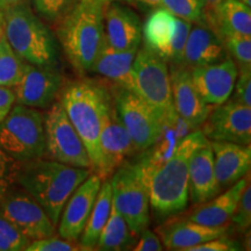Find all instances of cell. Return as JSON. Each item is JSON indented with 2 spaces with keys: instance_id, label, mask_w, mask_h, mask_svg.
<instances>
[{
  "instance_id": "obj_2",
  "label": "cell",
  "mask_w": 251,
  "mask_h": 251,
  "mask_svg": "<svg viewBox=\"0 0 251 251\" xmlns=\"http://www.w3.org/2000/svg\"><path fill=\"white\" fill-rule=\"evenodd\" d=\"M208 142L202 131H191L168 161L148 172H141L148 187L149 202L158 218L177 214L188 205V161L192 152ZM140 168V166H139Z\"/></svg>"
},
{
  "instance_id": "obj_7",
  "label": "cell",
  "mask_w": 251,
  "mask_h": 251,
  "mask_svg": "<svg viewBox=\"0 0 251 251\" xmlns=\"http://www.w3.org/2000/svg\"><path fill=\"white\" fill-rule=\"evenodd\" d=\"M133 75L135 92L156 109L163 124L177 117L168 63L143 46L135 56Z\"/></svg>"
},
{
  "instance_id": "obj_30",
  "label": "cell",
  "mask_w": 251,
  "mask_h": 251,
  "mask_svg": "<svg viewBox=\"0 0 251 251\" xmlns=\"http://www.w3.org/2000/svg\"><path fill=\"white\" fill-rule=\"evenodd\" d=\"M161 7L191 24L203 21L201 0H162Z\"/></svg>"
},
{
  "instance_id": "obj_21",
  "label": "cell",
  "mask_w": 251,
  "mask_h": 251,
  "mask_svg": "<svg viewBox=\"0 0 251 251\" xmlns=\"http://www.w3.org/2000/svg\"><path fill=\"white\" fill-rule=\"evenodd\" d=\"M214 155V172L220 187L227 188L250 172L251 146L209 141Z\"/></svg>"
},
{
  "instance_id": "obj_20",
  "label": "cell",
  "mask_w": 251,
  "mask_h": 251,
  "mask_svg": "<svg viewBox=\"0 0 251 251\" xmlns=\"http://www.w3.org/2000/svg\"><path fill=\"white\" fill-rule=\"evenodd\" d=\"M220 191L214 172V155L208 141L194 150L188 161V199L200 205L218 196Z\"/></svg>"
},
{
  "instance_id": "obj_24",
  "label": "cell",
  "mask_w": 251,
  "mask_h": 251,
  "mask_svg": "<svg viewBox=\"0 0 251 251\" xmlns=\"http://www.w3.org/2000/svg\"><path fill=\"white\" fill-rule=\"evenodd\" d=\"M226 233L227 227H207L187 219L169 221L157 228V234L169 250L188 251L192 247L222 236Z\"/></svg>"
},
{
  "instance_id": "obj_12",
  "label": "cell",
  "mask_w": 251,
  "mask_h": 251,
  "mask_svg": "<svg viewBox=\"0 0 251 251\" xmlns=\"http://www.w3.org/2000/svg\"><path fill=\"white\" fill-rule=\"evenodd\" d=\"M0 214L31 241L55 236L56 226L21 186L11 185L0 197Z\"/></svg>"
},
{
  "instance_id": "obj_33",
  "label": "cell",
  "mask_w": 251,
  "mask_h": 251,
  "mask_svg": "<svg viewBox=\"0 0 251 251\" xmlns=\"http://www.w3.org/2000/svg\"><path fill=\"white\" fill-rule=\"evenodd\" d=\"M78 0H33L34 7L41 17L50 23H57L76 5Z\"/></svg>"
},
{
  "instance_id": "obj_43",
  "label": "cell",
  "mask_w": 251,
  "mask_h": 251,
  "mask_svg": "<svg viewBox=\"0 0 251 251\" xmlns=\"http://www.w3.org/2000/svg\"><path fill=\"white\" fill-rule=\"evenodd\" d=\"M134 1L141 2V4L150 6V7H158V6H161L162 0H134Z\"/></svg>"
},
{
  "instance_id": "obj_4",
  "label": "cell",
  "mask_w": 251,
  "mask_h": 251,
  "mask_svg": "<svg viewBox=\"0 0 251 251\" xmlns=\"http://www.w3.org/2000/svg\"><path fill=\"white\" fill-rule=\"evenodd\" d=\"M103 7L93 0H78L59 20L57 36L63 51L80 75L90 71L102 45Z\"/></svg>"
},
{
  "instance_id": "obj_42",
  "label": "cell",
  "mask_w": 251,
  "mask_h": 251,
  "mask_svg": "<svg viewBox=\"0 0 251 251\" xmlns=\"http://www.w3.org/2000/svg\"><path fill=\"white\" fill-rule=\"evenodd\" d=\"M21 1H25V0H0V8L4 11L5 8L9 7V6L19 4V2H21Z\"/></svg>"
},
{
  "instance_id": "obj_10",
  "label": "cell",
  "mask_w": 251,
  "mask_h": 251,
  "mask_svg": "<svg viewBox=\"0 0 251 251\" xmlns=\"http://www.w3.org/2000/svg\"><path fill=\"white\" fill-rule=\"evenodd\" d=\"M115 89L112 91V96L119 117L137 151H146L162 133V119L156 109L140 94L120 86H115Z\"/></svg>"
},
{
  "instance_id": "obj_6",
  "label": "cell",
  "mask_w": 251,
  "mask_h": 251,
  "mask_svg": "<svg viewBox=\"0 0 251 251\" xmlns=\"http://www.w3.org/2000/svg\"><path fill=\"white\" fill-rule=\"evenodd\" d=\"M0 148L15 162L43 157L45 118L37 108L17 103L0 122Z\"/></svg>"
},
{
  "instance_id": "obj_1",
  "label": "cell",
  "mask_w": 251,
  "mask_h": 251,
  "mask_svg": "<svg viewBox=\"0 0 251 251\" xmlns=\"http://www.w3.org/2000/svg\"><path fill=\"white\" fill-rule=\"evenodd\" d=\"M91 174L90 169L39 157L18 162L14 181L40 203L52 224L57 226L69 198Z\"/></svg>"
},
{
  "instance_id": "obj_16",
  "label": "cell",
  "mask_w": 251,
  "mask_h": 251,
  "mask_svg": "<svg viewBox=\"0 0 251 251\" xmlns=\"http://www.w3.org/2000/svg\"><path fill=\"white\" fill-rule=\"evenodd\" d=\"M238 68L227 56L224 61L191 69L193 85L203 101L212 107L227 101L233 94Z\"/></svg>"
},
{
  "instance_id": "obj_31",
  "label": "cell",
  "mask_w": 251,
  "mask_h": 251,
  "mask_svg": "<svg viewBox=\"0 0 251 251\" xmlns=\"http://www.w3.org/2000/svg\"><path fill=\"white\" fill-rule=\"evenodd\" d=\"M221 40L230 57L237 62V68L251 67V36L231 34Z\"/></svg>"
},
{
  "instance_id": "obj_26",
  "label": "cell",
  "mask_w": 251,
  "mask_h": 251,
  "mask_svg": "<svg viewBox=\"0 0 251 251\" xmlns=\"http://www.w3.org/2000/svg\"><path fill=\"white\" fill-rule=\"evenodd\" d=\"M207 24L221 39L231 34L251 36L250 6L240 0H222Z\"/></svg>"
},
{
  "instance_id": "obj_32",
  "label": "cell",
  "mask_w": 251,
  "mask_h": 251,
  "mask_svg": "<svg viewBox=\"0 0 251 251\" xmlns=\"http://www.w3.org/2000/svg\"><path fill=\"white\" fill-rule=\"evenodd\" d=\"M30 241L0 214V251H26Z\"/></svg>"
},
{
  "instance_id": "obj_25",
  "label": "cell",
  "mask_w": 251,
  "mask_h": 251,
  "mask_svg": "<svg viewBox=\"0 0 251 251\" xmlns=\"http://www.w3.org/2000/svg\"><path fill=\"white\" fill-rule=\"evenodd\" d=\"M249 179L250 172L247 174V178H241L234 185H231L226 192L214 197L208 201L202 202L201 206L197 207L194 211L188 213L185 219L207 226V227H226L231 220L238 199Z\"/></svg>"
},
{
  "instance_id": "obj_14",
  "label": "cell",
  "mask_w": 251,
  "mask_h": 251,
  "mask_svg": "<svg viewBox=\"0 0 251 251\" xmlns=\"http://www.w3.org/2000/svg\"><path fill=\"white\" fill-rule=\"evenodd\" d=\"M199 128L208 141L250 144L251 107L229 98L213 107Z\"/></svg>"
},
{
  "instance_id": "obj_38",
  "label": "cell",
  "mask_w": 251,
  "mask_h": 251,
  "mask_svg": "<svg viewBox=\"0 0 251 251\" xmlns=\"http://www.w3.org/2000/svg\"><path fill=\"white\" fill-rule=\"evenodd\" d=\"M242 248L233 238H229L225 235L213 238V240L203 242L199 246L192 247L188 251H236L241 250Z\"/></svg>"
},
{
  "instance_id": "obj_22",
  "label": "cell",
  "mask_w": 251,
  "mask_h": 251,
  "mask_svg": "<svg viewBox=\"0 0 251 251\" xmlns=\"http://www.w3.org/2000/svg\"><path fill=\"white\" fill-rule=\"evenodd\" d=\"M139 48L128 50L114 49L106 42L103 37L102 45L89 72L100 75L106 79L113 81L115 86L135 92L133 63Z\"/></svg>"
},
{
  "instance_id": "obj_17",
  "label": "cell",
  "mask_w": 251,
  "mask_h": 251,
  "mask_svg": "<svg viewBox=\"0 0 251 251\" xmlns=\"http://www.w3.org/2000/svg\"><path fill=\"white\" fill-rule=\"evenodd\" d=\"M102 179L91 174L71 194L58 221V235L70 241H79L98 196Z\"/></svg>"
},
{
  "instance_id": "obj_8",
  "label": "cell",
  "mask_w": 251,
  "mask_h": 251,
  "mask_svg": "<svg viewBox=\"0 0 251 251\" xmlns=\"http://www.w3.org/2000/svg\"><path fill=\"white\" fill-rule=\"evenodd\" d=\"M113 206L124 216L134 235H139L150 224L148 187L137 163L126 162L111 176Z\"/></svg>"
},
{
  "instance_id": "obj_28",
  "label": "cell",
  "mask_w": 251,
  "mask_h": 251,
  "mask_svg": "<svg viewBox=\"0 0 251 251\" xmlns=\"http://www.w3.org/2000/svg\"><path fill=\"white\" fill-rule=\"evenodd\" d=\"M134 236L135 235L130 231L124 216L112 203L111 214L100 234L96 250L115 251L128 249V247L133 243Z\"/></svg>"
},
{
  "instance_id": "obj_29",
  "label": "cell",
  "mask_w": 251,
  "mask_h": 251,
  "mask_svg": "<svg viewBox=\"0 0 251 251\" xmlns=\"http://www.w3.org/2000/svg\"><path fill=\"white\" fill-rule=\"evenodd\" d=\"M27 62L19 56L6 37L0 41V86L13 87L23 77Z\"/></svg>"
},
{
  "instance_id": "obj_35",
  "label": "cell",
  "mask_w": 251,
  "mask_h": 251,
  "mask_svg": "<svg viewBox=\"0 0 251 251\" xmlns=\"http://www.w3.org/2000/svg\"><path fill=\"white\" fill-rule=\"evenodd\" d=\"M231 222L241 229H248L251 224V187L250 179L244 187L242 194L235 208V212L231 216Z\"/></svg>"
},
{
  "instance_id": "obj_11",
  "label": "cell",
  "mask_w": 251,
  "mask_h": 251,
  "mask_svg": "<svg viewBox=\"0 0 251 251\" xmlns=\"http://www.w3.org/2000/svg\"><path fill=\"white\" fill-rule=\"evenodd\" d=\"M191 28V23L158 7L153 9L142 25L144 46L166 63L180 65Z\"/></svg>"
},
{
  "instance_id": "obj_15",
  "label": "cell",
  "mask_w": 251,
  "mask_h": 251,
  "mask_svg": "<svg viewBox=\"0 0 251 251\" xmlns=\"http://www.w3.org/2000/svg\"><path fill=\"white\" fill-rule=\"evenodd\" d=\"M62 86V72L56 65L39 67L27 63L23 77L13 86L15 102L33 108H48Z\"/></svg>"
},
{
  "instance_id": "obj_34",
  "label": "cell",
  "mask_w": 251,
  "mask_h": 251,
  "mask_svg": "<svg viewBox=\"0 0 251 251\" xmlns=\"http://www.w3.org/2000/svg\"><path fill=\"white\" fill-rule=\"evenodd\" d=\"M81 251L89 250L83 247L78 241H70L55 236L39 238L30 241L26 251Z\"/></svg>"
},
{
  "instance_id": "obj_36",
  "label": "cell",
  "mask_w": 251,
  "mask_h": 251,
  "mask_svg": "<svg viewBox=\"0 0 251 251\" xmlns=\"http://www.w3.org/2000/svg\"><path fill=\"white\" fill-rule=\"evenodd\" d=\"M237 78L234 86V97L231 99L251 106V67L238 68Z\"/></svg>"
},
{
  "instance_id": "obj_39",
  "label": "cell",
  "mask_w": 251,
  "mask_h": 251,
  "mask_svg": "<svg viewBox=\"0 0 251 251\" xmlns=\"http://www.w3.org/2000/svg\"><path fill=\"white\" fill-rule=\"evenodd\" d=\"M164 247L159 237L148 228L141 231L140 241L134 247L135 251H162Z\"/></svg>"
},
{
  "instance_id": "obj_3",
  "label": "cell",
  "mask_w": 251,
  "mask_h": 251,
  "mask_svg": "<svg viewBox=\"0 0 251 251\" xmlns=\"http://www.w3.org/2000/svg\"><path fill=\"white\" fill-rule=\"evenodd\" d=\"M59 93V101L83 140L94 171L99 159L98 142L102 120L113 102L112 91L99 81L85 78L67 83Z\"/></svg>"
},
{
  "instance_id": "obj_41",
  "label": "cell",
  "mask_w": 251,
  "mask_h": 251,
  "mask_svg": "<svg viewBox=\"0 0 251 251\" xmlns=\"http://www.w3.org/2000/svg\"><path fill=\"white\" fill-rule=\"evenodd\" d=\"M222 0H201L202 2V11H203V20H206L208 23L209 20L213 18L214 15L216 7H218L220 2Z\"/></svg>"
},
{
  "instance_id": "obj_13",
  "label": "cell",
  "mask_w": 251,
  "mask_h": 251,
  "mask_svg": "<svg viewBox=\"0 0 251 251\" xmlns=\"http://www.w3.org/2000/svg\"><path fill=\"white\" fill-rule=\"evenodd\" d=\"M98 144L99 159L94 172L102 180L108 179L117 169L127 162L128 157L137 151L130 135L119 117L114 100L103 117Z\"/></svg>"
},
{
  "instance_id": "obj_23",
  "label": "cell",
  "mask_w": 251,
  "mask_h": 251,
  "mask_svg": "<svg viewBox=\"0 0 251 251\" xmlns=\"http://www.w3.org/2000/svg\"><path fill=\"white\" fill-rule=\"evenodd\" d=\"M221 37L203 25L191 28L184 47L181 64L187 69L213 64L227 57Z\"/></svg>"
},
{
  "instance_id": "obj_5",
  "label": "cell",
  "mask_w": 251,
  "mask_h": 251,
  "mask_svg": "<svg viewBox=\"0 0 251 251\" xmlns=\"http://www.w3.org/2000/svg\"><path fill=\"white\" fill-rule=\"evenodd\" d=\"M4 30L8 45L25 62L39 67L57 65L55 37L27 0L4 9Z\"/></svg>"
},
{
  "instance_id": "obj_45",
  "label": "cell",
  "mask_w": 251,
  "mask_h": 251,
  "mask_svg": "<svg viewBox=\"0 0 251 251\" xmlns=\"http://www.w3.org/2000/svg\"><path fill=\"white\" fill-rule=\"evenodd\" d=\"M93 1H97V2H100V4L106 6L109 2H114V1H126V2H135L134 0H93Z\"/></svg>"
},
{
  "instance_id": "obj_37",
  "label": "cell",
  "mask_w": 251,
  "mask_h": 251,
  "mask_svg": "<svg viewBox=\"0 0 251 251\" xmlns=\"http://www.w3.org/2000/svg\"><path fill=\"white\" fill-rule=\"evenodd\" d=\"M17 163L0 148V197L11 185L15 184L14 174Z\"/></svg>"
},
{
  "instance_id": "obj_18",
  "label": "cell",
  "mask_w": 251,
  "mask_h": 251,
  "mask_svg": "<svg viewBox=\"0 0 251 251\" xmlns=\"http://www.w3.org/2000/svg\"><path fill=\"white\" fill-rule=\"evenodd\" d=\"M170 79L176 112L193 130L198 129L213 107L203 101L194 87L190 69L175 65L170 72Z\"/></svg>"
},
{
  "instance_id": "obj_19",
  "label": "cell",
  "mask_w": 251,
  "mask_h": 251,
  "mask_svg": "<svg viewBox=\"0 0 251 251\" xmlns=\"http://www.w3.org/2000/svg\"><path fill=\"white\" fill-rule=\"evenodd\" d=\"M103 31L106 42L118 50L139 48L142 41L139 15L119 1L109 2L103 7Z\"/></svg>"
},
{
  "instance_id": "obj_9",
  "label": "cell",
  "mask_w": 251,
  "mask_h": 251,
  "mask_svg": "<svg viewBox=\"0 0 251 251\" xmlns=\"http://www.w3.org/2000/svg\"><path fill=\"white\" fill-rule=\"evenodd\" d=\"M45 118L47 158L63 164L85 168L93 171L91 157L83 140L69 120L61 101H54Z\"/></svg>"
},
{
  "instance_id": "obj_44",
  "label": "cell",
  "mask_w": 251,
  "mask_h": 251,
  "mask_svg": "<svg viewBox=\"0 0 251 251\" xmlns=\"http://www.w3.org/2000/svg\"><path fill=\"white\" fill-rule=\"evenodd\" d=\"M5 36V30H4V11L0 8V41L2 40V37Z\"/></svg>"
},
{
  "instance_id": "obj_27",
  "label": "cell",
  "mask_w": 251,
  "mask_h": 251,
  "mask_svg": "<svg viewBox=\"0 0 251 251\" xmlns=\"http://www.w3.org/2000/svg\"><path fill=\"white\" fill-rule=\"evenodd\" d=\"M112 187L108 179L102 180L99 193L90 213L89 219L80 235L79 243L89 250H96L100 234L109 218L112 209Z\"/></svg>"
},
{
  "instance_id": "obj_40",
  "label": "cell",
  "mask_w": 251,
  "mask_h": 251,
  "mask_svg": "<svg viewBox=\"0 0 251 251\" xmlns=\"http://www.w3.org/2000/svg\"><path fill=\"white\" fill-rule=\"evenodd\" d=\"M15 103V94L12 87L0 86V122L7 117Z\"/></svg>"
},
{
  "instance_id": "obj_46",
  "label": "cell",
  "mask_w": 251,
  "mask_h": 251,
  "mask_svg": "<svg viewBox=\"0 0 251 251\" xmlns=\"http://www.w3.org/2000/svg\"><path fill=\"white\" fill-rule=\"evenodd\" d=\"M240 1L244 2V4L248 5V6H251V0H240Z\"/></svg>"
}]
</instances>
